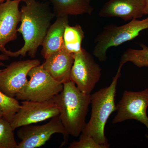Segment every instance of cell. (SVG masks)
Instances as JSON below:
<instances>
[{"label": "cell", "mask_w": 148, "mask_h": 148, "mask_svg": "<svg viewBox=\"0 0 148 148\" xmlns=\"http://www.w3.org/2000/svg\"><path fill=\"white\" fill-rule=\"evenodd\" d=\"M122 67L119 65L116 75L109 86L101 88L90 95L91 116L82 132L107 148H109L110 145L105 136V127L111 114L117 111L115 98L118 81L121 75Z\"/></svg>", "instance_id": "obj_3"}, {"label": "cell", "mask_w": 148, "mask_h": 148, "mask_svg": "<svg viewBox=\"0 0 148 148\" xmlns=\"http://www.w3.org/2000/svg\"><path fill=\"white\" fill-rule=\"evenodd\" d=\"M24 3L20 10L21 24L17 29L23 37L24 45L17 51L6 49L2 52L9 57H24L28 53L31 58H34L55 16L46 3L37 0H27Z\"/></svg>", "instance_id": "obj_1"}, {"label": "cell", "mask_w": 148, "mask_h": 148, "mask_svg": "<svg viewBox=\"0 0 148 148\" xmlns=\"http://www.w3.org/2000/svg\"><path fill=\"white\" fill-rule=\"evenodd\" d=\"M140 46L141 49H128L125 51L122 56L120 65L123 66L130 62L139 68L148 67V47L143 44Z\"/></svg>", "instance_id": "obj_17"}, {"label": "cell", "mask_w": 148, "mask_h": 148, "mask_svg": "<svg viewBox=\"0 0 148 148\" xmlns=\"http://www.w3.org/2000/svg\"><path fill=\"white\" fill-rule=\"evenodd\" d=\"M145 14L148 15V0H145Z\"/></svg>", "instance_id": "obj_22"}, {"label": "cell", "mask_w": 148, "mask_h": 148, "mask_svg": "<svg viewBox=\"0 0 148 148\" xmlns=\"http://www.w3.org/2000/svg\"><path fill=\"white\" fill-rule=\"evenodd\" d=\"M74 61V53L64 49L46 58L41 65L54 79L64 84L70 81Z\"/></svg>", "instance_id": "obj_13"}, {"label": "cell", "mask_w": 148, "mask_h": 148, "mask_svg": "<svg viewBox=\"0 0 148 148\" xmlns=\"http://www.w3.org/2000/svg\"><path fill=\"white\" fill-rule=\"evenodd\" d=\"M147 29L148 16L142 20L134 18L122 26L107 25L94 40L95 46L92 54L99 61H106L108 49L132 40L138 36L140 32Z\"/></svg>", "instance_id": "obj_4"}, {"label": "cell", "mask_w": 148, "mask_h": 148, "mask_svg": "<svg viewBox=\"0 0 148 148\" xmlns=\"http://www.w3.org/2000/svg\"><path fill=\"white\" fill-rule=\"evenodd\" d=\"M59 115V109L53 100L38 102L24 101L10 122L13 129L38 123Z\"/></svg>", "instance_id": "obj_10"}, {"label": "cell", "mask_w": 148, "mask_h": 148, "mask_svg": "<svg viewBox=\"0 0 148 148\" xmlns=\"http://www.w3.org/2000/svg\"><path fill=\"white\" fill-rule=\"evenodd\" d=\"M145 0H109L104 4L98 15L129 21L142 17L145 14Z\"/></svg>", "instance_id": "obj_12"}, {"label": "cell", "mask_w": 148, "mask_h": 148, "mask_svg": "<svg viewBox=\"0 0 148 148\" xmlns=\"http://www.w3.org/2000/svg\"><path fill=\"white\" fill-rule=\"evenodd\" d=\"M101 69L90 53L83 48L74 54L73 64L70 75V81L81 91L90 94L101 76Z\"/></svg>", "instance_id": "obj_6"}, {"label": "cell", "mask_w": 148, "mask_h": 148, "mask_svg": "<svg viewBox=\"0 0 148 148\" xmlns=\"http://www.w3.org/2000/svg\"><path fill=\"white\" fill-rule=\"evenodd\" d=\"M20 106L16 98L9 97L0 90V110L5 119L10 122Z\"/></svg>", "instance_id": "obj_19"}, {"label": "cell", "mask_w": 148, "mask_h": 148, "mask_svg": "<svg viewBox=\"0 0 148 148\" xmlns=\"http://www.w3.org/2000/svg\"><path fill=\"white\" fill-rule=\"evenodd\" d=\"M6 1V0H0V3L4 2L5 1ZM19 1H23L24 2L27 1V0H19Z\"/></svg>", "instance_id": "obj_23"}, {"label": "cell", "mask_w": 148, "mask_h": 148, "mask_svg": "<svg viewBox=\"0 0 148 148\" xmlns=\"http://www.w3.org/2000/svg\"><path fill=\"white\" fill-rule=\"evenodd\" d=\"M14 130L10 122L0 118V148H17Z\"/></svg>", "instance_id": "obj_18"}, {"label": "cell", "mask_w": 148, "mask_h": 148, "mask_svg": "<svg viewBox=\"0 0 148 148\" xmlns=\"http://www.w3.org/2000/svg\"><path fill=\"white\" fill-rule=\"evenodd\" d=\"M90 95L81 91L70 81L64 84L63 90L52 99L59 109V117L68 135L77 138L82 133Z\"/></svg>", "instance_id": "obj_2"}, {"label": "cell", "mask_w": 148, "mask_h": 148, "mask_svg": "<svg viewBox=\"0 0 148 148\" xmlns=\"http://www.w3.org/2000/svg\"><path fill=\"white\" fill-rule=\"evenodd\" d=\"M28 77L30 79L16 95L17 100L44 102L52 100L63 90L64 84L54 79L41 64L31 69Z\"/></svg>", "instance_id": "obj_5"}, {"label": "cell", "mask_w": 148, "mask_h": 148, "mask_svg": "<svg viewBox=\"0 0 148 148\" xmlns=\"http://www.w3.org/2000/svg\"><path fill=\"white\" fill-rule=\"evenodd\" d=\"M84 38V33L79 25L71 26L68 24L64 30V49L67 51L75 54L81 51L82 43Z\"/></svg>", "instance_id": "obj_16"}, {"label": "cell", "mask_w": 148, "mask_h": 148, "mask_svg": "<svg viewBox=\"0 0 148 148\" xmlns=\"http://www.w3.org/2000/svg\"><path fill=\"white\" fill-rule=\"evenodd\" d=\"M19 0H6L0 3V51L17 38V27L21 20Z\"/></svg>", "instance_id": "obj_11"}, {"label": "cell", "mask_w": 148, "mask_h": 148, "mask_svg": "<svg viewBox=\"0 0 148 148\" xmlns=\"http://www.w3.org/2000/svg\"><path fill=\"white\" fill-rule=\"evenodd\" d=\"M40 65L36 59L15 61L5 69L0 70V90L5 95L15 98L27 85L29 71Z\"/></svg>", "instance_id": "obj_9"}, {"label": "cell", "mask_w": 148, "mask_h": 148, "mask_svg": "<svg viewBox=\"0 0 148 148\" xmlns=\"http://www.w3.org/2000/svg\"><path fill=\"white\" fill-rule=\"evenodd\" d=\"M56 133L64 135V142L62 145H65L69 135L59 115L51 119L45 124L38 125L31 124L22 126L16 132L17 137L21 140L17 143V148L40 147L50 140L52 135Z\"/></svg>", "instance_id": "obj_7"}, {"label": "cell", "mask_w": 148, "mask_h": 148, "mask_svg": "<svg viewBox=\"0 0 148 148\" xmlns=\"http://www.w3.org/2000/svg\"><path fill=\"white\" fill-rule=\"evenodd\" d=\"M69 148H107L106 146L100 145L89 135L82 133L79 140L75 141L69 145Z\"/></svg>", "instance_id": "obj_20"}, {"label": "cell", "mask_w": 148, "mask_h": 148, "mask_svg": "<svg viewBox=\"0 0 148 148\" xmlns=\"http://www.w3.org/2000/svg\"><path fill=\"white\" fill-rule=\"evenodd\" d=\"M3 113L2 112H1V111L0 110V118L3 117Z\"/></svg>", "instance_id": "obj_24"}, {"label": "cell", "mask_w": 148, "mask_h": 148, "mask_svg": "<svg viewBox=\"0 0 148 148\" xmlns=\"http://www.w3.org/2000/svg\"><path fill=\"white\" fill-rule=\"evenodd\" d=\"M69 24V16H65L56 17L54 23L51 24L42 45L41 55L45 59L64 49V30Z\"/></svg>", "instance_id": "obj_14"}, {"label": "cell", "mask_w": 148, "mask_h": 148, "mask_svg": "<svg viewBox=\"0 0 148 148\" xmlns=\"http://www.w3.org/2000/svg\"><path fill=\"white\" fill-rule=\"evenodd\" d=\"M52 4L55 16L91 14L93 8L90 0H42Z\"/></svg>", "instance_id": "obj_15"}, {"label": "cell", "mask_w": 148, "mask_h": 148, "mask_svg": "<svg viewBox=\"0 0 148 148\" xmlns=\"http://www.w3.org/2000/svg\"><path fill=\"white\" fill-rule=\"evenodd\" d=\"M117 113L113 120L114 124L130 119L143 123L148 130V89L141 91L125 90L116 105Z\"/></svg>", "instance_id": "obj_8"}, {"label": "cell", "mask_w": 148, "mask_h": 148, "mask_svg": "<svg viewBox=\"0 0 148 148\" xmlns=\"http://www.w3.org/2000/svg\"><path fill=\"white\" fill-rule=\"evenodd\" d=\"M10 57L7 56L2 53V54H0V61H7L9 59ZM0 66H5L4 64L2 62H0Z\"/></svg>", "instance_id": "obj_21"}]
</instances>
